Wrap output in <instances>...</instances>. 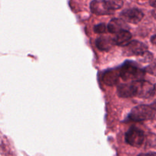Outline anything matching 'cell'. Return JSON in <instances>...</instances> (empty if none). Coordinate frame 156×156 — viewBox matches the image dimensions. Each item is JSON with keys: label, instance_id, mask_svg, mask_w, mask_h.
<instances>
[{"label": "cell", "instance_id": "1", "mask_svg": "<svg viewBox=\"0 0 156 156\" xmlns=\"http://www.w3.org/2000/svg\"><path fill=\"white\" fill-rule=\"evenodd\" d=\"M155 85L147 81L140 80L120 85L117 88V94L124 98L133 97L149 98L155 94Z\"/></svg>", "mask_w": 156, "mask_h": 156}, {"label": "cell", "instance_id": "2", "mask_svg": "<svg viewBox=\"0 0 156 156\" xmlns=\"http://www.w3.org/2000/svg\"><path fill=\"white\" fill-rule=\"evenodd\" d=\"M120 76L124 81H135L143 80L144 78L146 71L131 62H126L119 69Z\"/></svg>", "mask_w": 156, "mask_h": 156}, {"label": "cell", "instance_id": "3", "mask_svg": "<svg viewBox=\"0 0 156 156\" xmlns=\"http://www.w3.org/2000/svg\"><path fill=\"white\" fill-rule=\"evenodd\" d=\"M155 111L151 105H141L135 107L131 110L128 119L133 121H144L152 120L155 117Z\"/></svg>", "mask_w": 156, "mask_h": 156}, {"label": "cell", "instance_id": "4", "mask_svg": "<svg viewBox=\"0 0 156 156\" xmlns=\"http://www.w3.org/2000/svg\"><path fill=\"white\" fill-rule=\"evenodd\" d=\"M148 47L146 44L138 41H132L126 46L123 47V53L124 56H140L148 51Z\"/></svg>", "mask_w": 156, "mask_h": 156}, {"label": "cell", "instance_id": "5", "mask_svg": "<svg viewBox=\"0 0 156 156\" xmlns=\"http://www.w3.org/2000/svg\"><path fill=\"white\" fill-rule=\"evenodd\" d=\"M145 135L143 131L136 127H131L125 135L126 143L133 147H140L143 144Z\"/></svg>", "mask_w": 156, "mask_h": 156}, {"label": "cell", "instance_id": "6", "mask_svg": "<svg viewBox=\"0 0 156 156\" xmlns=\"http://www.w3.org/2000/svg\"><path fill=\"white\" fill-rule=\"evenodd\" d=\"M143 12L137 8L125 9L120 13L121 19L130 24H138L143 20Z\"/></svg>", "mask_w": 156, "mask_h": 156}, {"label": "cell", "instance_id": "7", "mask_svg": "<svg viewBox=\"0 0 156 156\" xmlns=\"http://www.w3.org/2000/svg\"><path fill=\"white\" fill-rule=\"evenodd\" d=\"M129 26L121 18H114L108 24V30L111 34H117L123 30H129Z\"/></svg>", "mask_w": 156, "mask_h": 156}, {"label": "cell", "instance_id": "8", "mask_svg": "<svg viewBox=\"0 0 156 156\" xmlns=\"http://www.w3.org/2000/svg\"><path fill=\"white\" fill-rule=\"evenodd\" d=\"M90 9L92 13L98 15H106L112 14L105 5V0H93L90 3Z\"/></svg>", "mask_w": 156, "mask_h": 156}, {"label": "cell", "instance_id": "9", "mask_svg": "<svg viewBox=\"0 0 156 156\" xmlns=\"http://www.w3.org/2000/svg\"><path fill=\"white\" fill-rule=\"evenodd\" d=\"M131 38H132V34L129 30H123L116 34L115 37L113 39L115 45L121 46L123 47L130 42Z\"/></svg>", "mask_w": 156, "mask_h": 156}, {"label": "cell", "instance_id": "10", "mask_svg": "<svg viewBox=\"0 0 156 156\" xmlns=\"http://www.w3.org/2000/svg\"><path fill=\"white\" fill-rule=\"evenodd\" d=\"M120 73L118 70H111L105 73L103 76V81L106 85H117L119 82L120 78Z\"/></svg>", "mask_w": 156, "mask_h": 156}, {"label": "cell", "instance_id": "11", "mask_svg": "<svg viewBox=\"0 0 156 156\" xmlns=\"http://www.w3.org/2000/svg\"><path fill=\"white\" fill-rule=\"evenodd\" d=\"M114 45H115V44L113 38L101 37L96 40V47L100 50H109Z\"/></svg>", "mask_w": 156, "mask_h": 156}, {"label": "cell", "instance_id": "12", "mask_svg": "<svg viewBox=\"0 0 156 156\" xmlns=\"http://www.w3.org/2000/svg\"><path fill=\"white\" fill-rule=\"evenodd\" d=\"M105 2L108 10L112 13L114 11L121 9L123 5V0H105Z\"/></svg>", "mask_w": 156, "mask_h": 156}, {"label": "cell", "instance_id": "13", "mask_svg": "<svg viewBox=\"0 0 156 156\" xmlns=\"http://www.w3.org/2000/svg\"><path fill=\"white\" fill-rule=\"evenodd\" d=\"M107 29H108V26L105 25V24H104V23H101V24H97L94 27V32L97 34L105 33L107 31Z\"/></svg>", "mask_w": 156, "mask_h": 156}, {"label": "cell", "instance_id": "14", "mask_svg": "<svg viewBox=\"0 0 156 156\" xmlns=\"http://www.w3.org/2000/svg\"><path fill=\"white\" fill-rule=\"evenodd\" d=\"M140 60L143 61V62H149V61H151L152 59V58H153V55L151 53H149V52H146V53H143V55H141V56H140Z\"/></svg>", "mask_w": 156, "mask_h": 156}, {"label": "cell", "instance_id": "15", "mask_svg": "<svg viewBox=\"0 0 156 156\" xmlns=\"http://www.w3.org/2000/svg\"><path fill=\"white\" fill-rule=\"evenodd\" d=\"M146 73H149V74L152 75V76H155L156 77V63L151 64L149 65L146 69H145Z\"/></svg>", "mask_w": 156, "mask_h": 156}, {"label": "cell", "instance_id": "16", "mask_svg": "<svg viewBox=\"0 0 156 156\" xmlns=\"http://www.w3.org/2000/svg\"><path fill=\"white\" fill-rule=\"evenodd\" d=\"M137 156H156V152H148V153H142Z\"/></svg>", "mask_w": 156, "mask_h": 156}, {"label": "cell", "instance_id": "17", "mask_svg": "<svg viewBox=\"0 0 156 156\" xmlns=\"http://www.w3.org/2000/svg\"><path fill=\"white\" fill-rule=\"evenodd\" d=\"M149 4H150V5L156 9V0H149Z\"/></svg>", "mask_w": 156, "mask_h": 156}, {"label": "cell", "instance_id": "18", "mask_svg": "<svg viewBox=\"0 0 156 156\" xmlns=\"http://www.w3.org/2000/svg\"><path fill=\"white\" fill-rule=\"evenodd\" d=\"M151 42H152V44H154V45L156 46V34L151 37Z\"/></svg>", "mask_w": 156, "mask_h": 156}, {"label": "cell", "instance_id": "19", "mask_svg": "<svg viewBox=\"0 0 156 156\" xmlns=\"http://www.w3.org/2000/svg\"><path fill=\"white\" fill-rule=\"evenodd\" d=\"M151 107H152V108H153V109L156 111V101H154L153 103H152V105H151Z\"/></svg>", "mask_w": 156, "mask_h": 156}, {"label": "cell", "instance_id": "20", "mask_svg": "<svg viewBox=\"0 0 156 156\" xmlns=\"http://www.w3.org/2000/svg\"><path fill=\"white\" fill-rule=\"evenodd\" d=\"M155 89H156V84H155Z\"/></svg>", "mask_w": 156, "mask_h": 156}]
</instances>
